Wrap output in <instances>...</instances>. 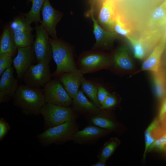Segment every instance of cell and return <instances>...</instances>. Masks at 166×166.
I'll list each match as a JSON object with an SVG mask.
<instances>
[{
  "label": "cell",
  "mask_w": 166,
  "mask_h": 166,
  "mask_svg": "<svg viewBox=\"0 0 166 166\" xmlns=\"http://www.w3.org/2000/svg\"><path fill=\"white\" fill-rule=\"evenodd\" d=\"M126 38L132 46L134 57L139 60L143 59L148 52L141 44L139 39L134 38L130 35Z\"/></svg>",
  "instance_id": "cell-27"
},
{
  "label": "cell",
  "mask_w": 166,
  "mask_h": 166,
  "mask_svg": "<svg viewBox=\"0 0 166 166\" xmlns=\"http://www.w3.org/2000/svg\"><path fill=\"white\" fill-rule=\"evenodd\" d=\"M35 37L32 47L37 62L49 64L53 57L49 34L42 24H36Z\"/></svg>",
  "instance_id": "cell-6"
},
{
  "label": "cell",
  "mask_w": 166,
  "mask_h": 166,
  "mask_svg": "<svg viewBox=\"0 0 166 166\" xmlns=\"http://www.w3.org/2000/svg\"><path fill=\"white\" fill-rule=\"evenodd\" d=\"M99 83L86 79L83 77L81 80V90L98 108L101 105L97 98L98 87Z\"/></svg>",
  "instance_id": "cell-23"
},
{
  "label": "cell",
  "mask_w": 166,
  "mask_h": 166,
  "mask_svg": "<svg viewBox=\"0 0 166 166\" xmlns=\"http://www.w3.org/2000/svg\"><path fill=\"white\" fill-rule=\"evenodd\" d=\"M114 31L118 34L126 38L130 36L131 33L130 30L124 23L121 14L117 10L115 18Z\"/></svg>",
  "instance_id": "cell-30"
},
{
  "label": "cell",
  "mask_w": 166,
  "mask_h": 166,
  "mask_svg": "<svg viewBox=\"0 0 166 166\" xmlns=\"http://www.w3.org/2000/svg\"><path fill=\"white\" fill-rule=\"evenodd\" d=\"M119 143L117 138H113L105 143L97 156L99 160L106 162L114 152Z\"/></svg>",
  "instance_id": "cell-26"
},
{
  "label": "cell",
  "mask_w": 166,
  "mask_h": 166,
  "mask_svg": "<svg viewBox=\"0 0 166 166\" xmlns=\"http://www.w3.org/2000/svg\"><path fill=\"white\" fill-rule=\"evenodd\" d=\"M158 118L160 122L166 121V96L163 99Z\"/></svg>",
  "instance_id": "cell-36"
},
{
  "label": "cell",
  "mask_w": 166,
  "mask_h": 166,
  "mask_svg": "<svg viewBox=\"0 0 166 166\" xmlns=\"http://www.w3.org/2000/svg\"><path fill=\"white\" fill-rule=\"evenodd\" d=\"M166 25V0L154 9L150 16L148 26L157 28Z\"/></svg>",
  "instance_id": "cell-22"
},
{
  "label": "cell",
  "mask_w": 166,
  "mask_h": 166,
  "mask_svg": "<svg viewBox=\"0 0 166 166\" xmlns=\"http://www.w3.org/2000/svg\"><path fill=\"white\" fill-rule=\"evenodd\" d=\"M115 0L117 2H119L122 1H124V0Z\"/></svg>",
  "instance_id": "cell-39"
},
{
  "label": "cell",
  "mask_w": 166,
  "mask_h": 166,
  "mask_svg": "<svg viewBox=\"0 0 166 166\" xmlns=\"http://www.w3.org/2000/svg\"><path fill=\"white\" fill-rule=\"evenodd\" d=\"M17 48L13 32L9 24H7L4 27L0 36V55L8 53L13 57L17 51Z\"/></svg>",
  "instance_id": "cell-19"
},
{
  "label": "cell",
  "mask_w": 166,
  "mask_h": 166,
  "mask_svg": "<svg viewBox=\"0 0 166 166\" xmlns=\"http://www.w3.org/2000/svg\"><path fill=\"white\" fill-rule=\"evenodd\" d=\"M109 131L94 125H89L81 130H77L73 135L71 140L81 144L93 143Z\"/></svg>",
  "instance_id": "cell-14"
},
{
  "label": "cell",
  "mask_w": 166,
  "mask_h": 166,
  "mask_svg": "<svg viewBox=\"0 0 166 166\" xmlns=\"http://www.w3.org/2000/svg\"><path fill=\"white\" fill-rule=\"evenodd\" d=\"M152 81L155 95L159 99H163L166 96V76L164 71L160 68L153 72Z\"/></svg>",
  "instance_id": "cell-21"
},
{
  "label": "cell",
  "mask_w": 166,
  "mask_h": 166,
  "mask_svg": "<svg viewBox=\"0 0 166 166\" xmlns=\"http://www.w3.org/2000/svg\"><path fill=\"white\" fill-rule=\"evenodd\" d=\"M88 118L93 125L109 131L117 128V124L107 117L105 110L101 109L99 113Z\"/></svg>",
  "instance_id": "cell-20"
},
{
  "label": "cell",
  "mask_w": 166,
  "mask_h": 166,
  "mask_svg": "<svg viewBox=\"0 0 166 166\" xmlns=\"http://www.w3.org/2000/svg\"><path fill=\"white\" fill-rule=\"evenodd\" d=\"M160 122L158 118H155L146 130L144 133L145 149L143 155V159H145L146 153L150 145L155 140L151 131L156 129L159 125Z\"/></svg>",
  "instance_id": "cell-28"
},
{
  "label": "cell",
  "mask_w": 166,
  "mask_h": 166,
  "mask_svg": "<svg viewBox=\"0 0 166 166\" xmlns=\"http://www.w3.org/2000/svg\"><path fill=\"white\" fill-rule=\"evenodd\" d=\"M117 100L114 95L109 93L100 108L101 109L105 110L113 108L117 104Z\"/></svg>",
  "instance_id": "cell-33"
},
{
  "label": "cell",
  "mask_w": 166,
  "mask_h": 166,
  "mask_svg": "<svg viewBox=\"0 0 166 166\" xmlns=\"http://www.w3.org/2000/svg\"><path fill=\"white\" fill-rule=\"evenodd\" d=\"M160 123L162 133L164 135H166V121Z\"/></svg>",
  "instance_id": "cell-37"
},
{
  "label": "cell",
  "mask_w": 166,
  "mask_h": 166,
  "mask_svg": "<svg viewBox=\"0 0 166 166\" xmlns=\"http://www.w3.org/2000/svg\"><path fill=\"white\" fill-rule=\"evenodd\" d=\"M111 68L117 71L130 70L134 67V63L126 45L118 47L112 56Z\"/></svg>",
  "instance_id": "cell-16"
},
{
  "label": "cell",
  "mask_w": 166,
  "mask_h": 166,
  "mask_svg": "<svg viewBox=\"0 0 166 166\" xmlns=\"http://www.w3.org/2000/svg\"><path fill=\"white\" fill-rule=\"evenodd\" d=\"M45 0H28L32 3L30 10L26 13L21 14L25 18L27 22L30 24L34 23L36 25L40 22V11Z\"/></svg>",
  "instance_id": "cell-24"
},
{
  "label": "cell",
  "mask_w": 166,
  "mask_h": 166,
  "mask_svg": "<svg viewBox=\"0 0 166 166\" xmlns=\"http://www.w3.org/2000/svg\"><path fill=\"white\" fill-rule=\"evenodd\" d=\"M49 65L38 62L31 65L22 77L25 85L35 88L43 87L52 76Z\"/></svg>",
  "instance_id": "cell-7"
},
{
  "label": "cell",
  "mask_w": 166,
  "mask_h": 166,
  "mask_svg": "<svg viewBox=\"0 0 166 166\" xmlns=\"http://www.w3.org/2000/svg\"><path fill=\"white\" fill-rule=\"evenodd\" d=\"M166 45V30L152 53L143 62L141 67L142 70L148 71L153 73L159 70L160 68L161 56Z\"/></svg>",
  "instance_id": "cell-17"
},
{
  "label": "cell",
  "mask_w": 166,
  "mask_h": 166,
  "mask_svg": "<svg viewBox=\"0 0 166 166\" xmlns=\"http://www.w3.org/2000/svg\"><path fill=\"white\" fill-rule=\"evenodd\" d=\"M75 121L66 122L49 128L37 136L39 141L46 146L53 144H60L71 140L74 134L78 129Z\"/></svg>",
  "instance_id": "cell-4"
},
{
  "label": "cell",
  "mask_w": 166,
  "mask_h": 166,
  "mask_svg": "<svg viewBox=\"0 0 166 166\" xmlns=\"http://www.w3.org/2000/svg\"><path fill=\"white\" fill-rule=\"evenodd\" d=\"M117 4V2L115 0H105L103 3L99 14L97 22L105 30L114 32Z\"/></svg>",
  "instance_id": "cell-13"
},
{
  "label": "cell",
  "mask_w": 166,
  "mask_h": 166,
  "mask_svg": "<svg viewBox=\"0 0 166 166\" xmlns=\"http://www.w3.org/2000/svg\"><path fill=\"white\" fill-rule=\"evenodd\" d=\"M76 63L78 71L83 75L102 69L111 68L112 57L102 51H85L80 54Z\"/></svg>",
  "instance_id": "cell-3"
},
{
  "label": "cell",
  "mask_w": 166,
  "mask_h": 166,
  "mask_svg": "<svg viewBox=\"0 0 166 166\" xmlns=\"http://www.w3.org/2000/svg\"><path fill=\"white\" fill-rule=\"evenodd\" d=\"M10 127L9 124L3 118H0V140L1 141L8 133Z\"/></svg>",
  "instance_id": "cell-34"
},
{
  "label": "cell",
  "mask_w": 166,
  "mask_h": 166,
  "mask_svg": "<svg viewBox=\"0 0 166 166\" xmlns=\"http://www.w3.org/2000/svg\"><path fill=\"white\" fill-rule=\"evenodd\" d=\"M106 162L99 160L95 164H92L91 166H106Z\"/></svg>",
  "instance_id": "cell-38"
},
{
  "label": "cell",
  "mask_w": 166,
  "mask_h": 166,
  "mask_svg": "<svg viewBox=\"0 0 166 166\" xmlns=\"http://www.w3.org/2000/svg\"></svg>",
  "instance_id": "cell-40"
},
{
  "label": "cell",
  "mask_w": 166,
  "mask_h": 166,
  "mask_svg": "<svg viewBox=\"0 0 166 166\" xmlns=\"http://www.w3.org/2000/svg\"><path fill=\"white\" fill-rule=\"evenodd\" d=\"M13 56L10 53L0 55V75L7 69L11 67L13 64Z\"/></svg>",
  "instance_id": "cell-31"
},
{
  "label": "cell",
  "mask_w": 166,
  "mask_h": 166,
  "mask_svg": "<svg viewBox=\"0 0 166 166\" xmlns=\"http://www.w3.org/2000/svg\"><path fill=\"white\" fill-rule=\"evenodd\" d=\"M153 150L166 151V135H162L156 140L149 146L148 151Z\"/></svg>",
  "instance_id": "cell-32"
},
{
  "label": "cell",
  "mask_w": 166,
  "mask_h": 166,
  "mask_svg": "<svg viewBox=\"0 0 166 166\" xmlns=\"http://www.w3.org/2000/svg\"><path fill=\"white\" fill-rule=\"evenodd\" d=\"M93 11V8H92L89 13L93 22V32L96 41L92 50L102 51L111 46L118 34L115 32L108 31L103 28L95 18Z\"/></svg>",
  "instance_id": "cell-9"
},
{
  "label": "cell",
  "mask_w": 166,
  "mask_h": 166,
  "mask_svg": "<svg viewBox=\"0 0 166 166\" xmlns=\"http://www.w3.org/2000/svg\"><path fill=\"white\" fill-rule=\"evenodd\" d=\"M16 57L13 59V67L18 79L22 78L36 59L32 45L24 47H18Z\"/></svg>",
  "instance_id": "cell-11"
},
{
  "label": "cell",
  "mask_w": 166,
  "mask_h": 166,
  "mask_svg": "<svg viewBox=\"0 0 166 166\" xmlns=\"http://www.w3.org/2000/svg\"><path fill=\"white\" fill-rule=\"evenodd\" d=\"M13 98L14 105L26 115L40 114L46 103L43 89L25 85L19 86Z\"/></svg>",
  "instance_id": "cell-2"
},
{
  "label": "cell",
  "mask_w": 166,
  "mask_h": 166,
  "mask_svg": "<svg viewBox=\"0 0 166 166\" xmlns=\"http://www.w3.org/2000/svg\"><path fill=\"white\" fill-rule=\"evenodd\" d=\"M71 105L74 112L85 115L87 118L98 113L101 111V109L89 101L80 89L72 99Z\"/></svg>",
  "instance_id": "cell-15"
},
{
  "label": "cell",
  "mask_w": 166,
  "mask_h": 166,
  "mask_svg": "<svg viewBox=\"0 0 166 166\" xmlns=\"http://www.w3.org/2000/svg\"><path fill=\"white\" fill-rule=\"evenodd\" d=\"M83 77V75L81 74L65 73L58 77L70 97L73 99L79 90Z\"/></svg>",
  "instance_id": "cell-18"
},
{
  "label": "cell",
  "mask_w": 166,
  "mask_h": 166,
  "mask_svg": "<svg viewBox=\"0 0 166 166\" xmlns=\"http://www.w3.org/2000/svg\"><path fill=\"white\" fill-rule=\"evenodd\" d=\"M109 93L107 90L99 83L98 89L97 98L101 106Z\"/></svg>",
  "instance_id": "cell-35"
},
{
  "label": "cell",
  "mask_w": 166,
  "mask_h": 166,
  "mask_svg": "<svg viewBox=\"0 0 166 166\" xmlns=\"http://www.w3.org/2000/svg\"><path fill=\"white\" fill-rule=\"evenodd\" d=\"M14 42L17 47H24L32 45L34 42V35L32 32L14 34Z\"/></svg>",
  "instance_id": "cell-29"
},
{
  "label": "cell",
  "mask_w": 166,
  "mask_h": 166,
  "mask_svg": "<svg viewBox=\"0 0 166 166\" xmlns=\"http://www.w3.org/2000/svg\"><path fill=\"white\" fill-rule=\"evenodd\" d=\"M13 67L6 69L1 76L0 103L6 102L13 97L18 87V80L14 75Z\"/></svg>",
  "instance_id": "cell-12"
},
{
  "label": "cell",
  "mask_w": 166,
  "mask_h": 166,
  "mask_svg": "<svg viewBox=\"0 0 166 166\" xmlns=\"http://www.w3.org/2000/svg\"><path fill=\"white\" fill-rule=\"evenodd\" d=\"M45 125L48 128L66 122L75 121L77 116L70 107L45 103L41 110Z\"/></svg>",
  "instance_id": "cell-5"
},
{
  "label": "cell",
  "mask_w": 166,
  "mask_h": 166,
  "mask_svg": "<svg viewBox=\"0 0 166 166\" xmlns=\"http://www.w3.org/2000/svg\"><path fill=\"white\" fill-rule=\"evenodd\" d=\"M9 24L14 34L32 32L33 29L22 15L15 17Z\"/></svg>",
  "instance_id": "cell-25"
},
{
  "label": "cell",
  "mask_w": 166,
  "mask_h": 166,
  "mask_svg": "<svg viewBox=\"0 0 166 166\" xmlns=\"http://www.w3.org/2000/svg\"><path fill=\"white\" fill-rule=\"evenodd\" d=\"M42 20L40 23L49 35L54 39H58L57 35L56 26L62 18L63 14L55 9L49 0H45L41 10Z\"/></svg>",
  "instance_id": "cell-10"
},
{
  "label": "cell",
  "mask_w": 166,
  "mask_h": 166,
  "mask_svg": "<svg viewBox=\"0 0 166 166\" xmlns=\"http://www.w3.org/2000/svg\"><path fill=\"white\" fill-rule=\"evenodd\" d=\"M49 40L52 46L53 59L56 65V69L52 76L58 77L65 73L81 74L77 69L74 60L73 46L58 38L54 39L49 38Z\"/></svg>",
  "instance_id": "cell-1"
},
{
  "label": "cell",
  "mask_w": 166,
  "mask_h": 166,
  "mask_svg": "<svg viewBox=\"0 0 166 166\" xmlns=\"http://www.w3.org/2000/svg\"><path fill=\"white\" fill-rule=\"evenodd\" d=\"M43 90L46 103L68 107L71 105L72 99L59 79L51 80L43 86Z\"/></svg>",
  "instance_id": "cell-8"
}]
</instances>
